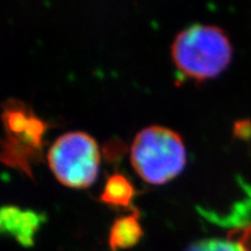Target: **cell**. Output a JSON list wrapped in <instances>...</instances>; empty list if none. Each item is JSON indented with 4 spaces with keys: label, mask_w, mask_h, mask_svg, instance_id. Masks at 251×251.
I'll use <instances>...</instances> for the list:
<instances>
[{
    "label": "cell",
    "mask_w": 251,
    "mask_h": 251,
    "mask_svg": "<svg viewBox=\"0 0 251 251\" xmlns=\"http://www.w3.org/2000/svg\"><path fill=\"white\" fill-rule=\"evenodd\" d=\"M48 163L56 178L69 187L84 188L97 179L100 151L96 140L83 131H69L52 143Z\"/></svg>",
    "instance_id": "3"
},
{
    "label": "cell",
    "mask_w": 251,
    "mask_h": 251,
    "mask_svg": "<svg viewBox=\"0 0 251 251\" xmlns=\"http://www.w3.org/2000/svg\"><path fill=\"white\" fill-rule=\"evenodd\" d=\"M5 139L0 140V162L29 172V162L41 151L45 125L23 102L8 100L2 105Z\"/></svg>",
    "instance_id": "4"
},
{
    "label": "cell",
    "mask_w": 251,
    "mask_h": 251,
    "mask_svg": "<svg viewBox=\"0 0 251 251\" xmlns=\"http://www.w3.org/2000/svg\"><path fill=\"white\" fill-rule=\"evenodd\" d=\"M130 161L143 180L161 185L183 170L186 164V149L178 133L162 126H150L135 136Z\"/></svg>",
    "instance_id": "2"
},
{
    "label": "cell",
    "mask_w": 251,
    "mask_h": 251,
    "mask_svg": "<svg viewBox=\"0 0 251 251\" xmlns=\"http://www.w3.org/2000/svg\"><path fill=\"white\" fill-rule=\"evenodd\" d=\"M40 225L39 215L13 206L0 208V234H11L20 243L30 246Z\"/></svg>",
    "instance_id": "5"
},
{
    "label": "cell",
    "mask_w": 251,
    "mask_h": 251,
    "mask_svg": "<svg viewBox=\"0 0 251 251\" xmlns=\"http://www.w3.org/2000/svg\"><path fill=\"white\" fill-rule=\"evenodd\" d=\"M135 196V188L130 180L122 174L109 176L101 193L105 203L118 207H128Z\"/></svg>",
    "instance_id": "7"
},
{
    "label": "cell",
    "mask_w": 251,
    "mask_h": 251,
    "mask_svg": "<svg viewBox=\"0 0 251 251\" xmlns=\"http://www.w3.org/2000/svg\"><path fill=\"white\" fill-rule=\"evenodd\" d=\"M185 251H246L241 243L222 238H208L191 244Z\"/></svg>",
    "instance_id": "8"
},
{
    "label": "cell",
    "mask_w": 251,
    "mask_h": 251,
    "mask_svg": "<svg viewBox=\"0 0 251 251\" xmlns=\"http://www.w3.org/2000/svg\"><path fill=\"white\" fill-rule=\"evenodd\" d=\"M171 51L176 67L197 80L219 76L233 57V47L225 31L209 25H193L181 30Z\"/></svg>",
    "instance_id": "1"
},
{
    "label": "cell",
    "mask_w": 251,
    "mask_h": 251,
    "mask_svg": "<svg viewBox=\"0 0 251 251\" xmlns=\"http://www.w3.org/2000/svg\"><path fill=\"white\" fill-rule=\"evenodd\" d=\"M139 216V212L134 211L133 214L121 216L113 222L108 237V244L112 251L128 249L140 242L143 236V229Z\"/></svg>",
    "instance_id": "6"
}]
</instances>
